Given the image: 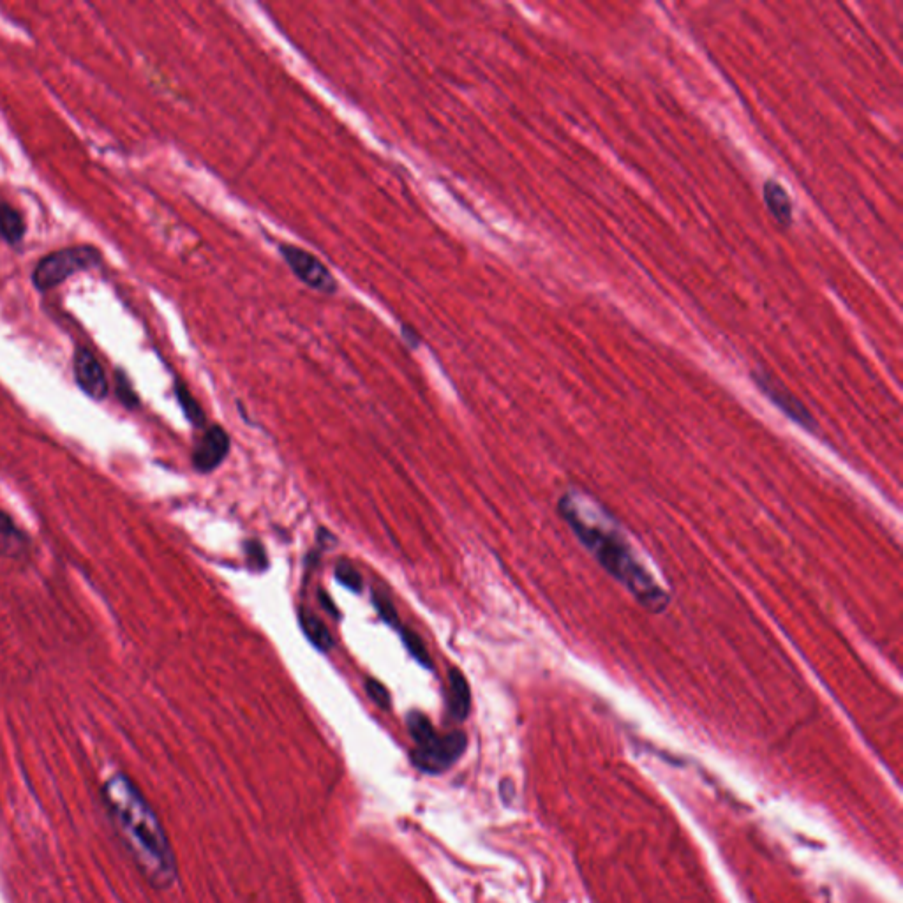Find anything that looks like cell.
Masks as SVG:
<instances>
[{
  "label": "cell",
  "mask_w": 903,
  "mask_h": 903,
  "mask_svg": "<svg viewBox=\"0 0 903 903\" xmlns=\"http://www.w3.org/2000/svg\"><path fill=\"white\" fill-rule=\"evenodd\" d=\"M103 262V253L98 247L90 244L62 247L59 251L46 254L32 270V284L38 292H50L60 284L66 283L69 277L98 269Z\"/></svg>",
  "instance_id": "obj_3"
},
{
  "label": "cell",
  "mask_w": 903,
  "mask_h": 903,
  "mask_svg": "<svg viewBox=\"0 0 903 903\" xmlns=\"http://www.w3.org/2000/svg\"><path fill=\"white\" fill-rule=\"evenodd\" d=\"M122 844L143 877L159 889L177 881V859L154 808L131 778L115 773L101 791Z\"/></svg>",
  "instance_id": "obj_2"
},
{
  "label": "cell",
  "mask_w": 903,
  "mask_h": 903,
  "mask_svg": "<svg viewBox=\"0 0 903 903\" xmlns=\"http://www.w3.org/2000/svg\"><path fill=\"white\" fill-rule=\"evenodd\" d=\"M300 627L318 650L329 651L334 646L329 628L325 627V623L318 616H314L313 612L300 611Z\"/></svg>",
  "instance_id": "obj_13"
},
{
  "label": "cell",
  "mask_w": 903,
  "mask_h": 903,
  "mask_svg": "<svg viewBox=\"0 0 903 903\" xmlns=\"http://www.w3.org/2000/svg\"><path fill=\"white\" fill-rule=\"evenodd\" d=\"M448 708L457 720L468 717L471 709V694L468 681L464 674L457 669L448 672Z\"/></svg>",
  "instance_id": "obj_10"
},
{
  "label": "cell",
  "mask_w": 903,
  "mask_h": 903,
  "mask_svg": "<svg viewBox=\"0 0 903 903\" xmlns=\"http://www.w3.org/2000/svg\"><path fill=\"white\" fill-rule=\"evenodd\" d=\"M27 533L15 523L11 515L0 508V558L20 560L29 554Z\"/></svg>",
  "instance_id": "obj_9"
},
{
  "label": "cell",
  "mask_w": 903,
  "mask_h": 903,
  "mask_svg": "<svg viewBox=\"0 0 903 903\" xmlns=\"http://www.w3.org/2000/svg\"><path fill=\"white\" fill-rule=\"evenodd\" d=\"M755 383L766 394L769 401L784 411L787 417L792 418L799 426L806 429H815V420L810 411L806 410L799 399L792 396L791 392H787L784 387H780L777 381L771 380L766 374H754Z\"/></svg>",
  "instance_id": "obj_7"
},
{
  "label": "cell",
  "mask_w": 903,
  "mask_h": 903,
  "mask_svg": "<svg viewBox=\"0 0 903 903\" xmlns=\"http://www.w3.org/2000/svg\"><path fill=\"white\" fill-rule=\"evenodd\" d=\"M764 200L768 209L771 210L773 217L777 219L782 226H791L792 223V202L784 187L780 186L775 180H768L764 184Z\"/></svg>",
  "instance_id": "obj_11"
},
{
  "label": "cell",
  "mask_w": 903,
  "mask_h": 903,
  "mask_svg": "<svg viewBox=\"0 0 903 903\" xmlns=\"http://www.w3.org/2000/svg\"><path fill=\"white\" fill-rule=\"evenodd\" d=\"M73 374L76 385L80 387L85 396L92 401H105L110 394V381L105 373V367L101 366L98 357L89 348H76L73 357Z\"/></svg>",
  "instance_id": "obj_6"
},
{
  "label": "cell",
  "mask_w": 903,
  "mask_h": 903,
  "mask_svg": "<svg viewBox=\"0 0 903 903\" xmlns=\"http://www.w3.org/2000/svg\"><path fill=\"white\" fill-rule=\"evenodd\" d=\"M560 512L593 558L623 584L646 609L664 611L669 593L625 530L609 512L579 491H568L560 500Z\"/></svg>",
  "instance_id": "obj_1"
},
{
  "label": "cell",
  "mask_w": 903,
  "mask_h": 903,
  "mask_svg": "<svg viewBox=\"0 0 903 903\" xmlns=\"http://www.w3.org/2000/svg\"><path fill=\"white\" fill-rule=\"evenodd\" d=\"M466 745L468 739L464 732H450L445 736H440L436 732L424 743L417 745V750L413 752V762L427 773H441L461 759Z\"/></svg>",
  "instance_id": "obj_4"
},
{
  "label": "cell",
  "mask_w": 903,
  "mask_h": 903,
  "mask_svg": "<svg viewBox=\"0 0 903 903\" xmlns=\"http://www.w3.org/2000/svg\"><path fill=\"white\" fill-rule=\"evenodd\" d=\"M366 690L369 697H371V701H373L376 706H380L381 709L390 708L389 690L385 688V685H381L380 681L374 680V678H367Z\"/></svg>",
  "instance_id": "obj_20"
},
{
  "label": "cell",
  "mask_w": 903,
  "mask_h": 903,
  "mask_svg": "<svg viewBox=\"0 0 903 903\" xmlns=\"http://www.w3.org/2000/svg\"><path fill=\"white\" fill-rule=\"evenodd\" d=\"M373 604L385 623H389L390 627L401 628L399 618H397L396 607H394L392 600L385 593H380V591L373 593Z\"/></svg>",
  "instance_id": "obj_18"
},
{
  "label": "cell",
  "mask_w": 903,
  "mask_h": 903,
  "mask_svg": "<svg viewBox=\"0 0 903 903\" xmlns=\"http://www.w3.org/2000/svg\"><path fill=\"white\" fill-rule=\"evenodd\" d=\"M336 579L343 584L344 588L355 591V593L362 590V575L357 572V568L353 567L350 561L343 560L337 563Z\"/></svg>",
  "instance_id": "obj_17"
},
{
  "label": "cell",
  "mask_w": 903,
  "mask_h": 903,
  "mask_svg": "<svg viewBox=\"0 0 903 903\" xmlns=\"http://www.w3.org/2000/svg\"><path fill=\"white\" fill-rule=\"evenodd\" d=\"M279 251L286 265L307 288L323 295H334L337 292L336 277L330 274V270L314 254L292 244L279 246Z\"/></svg>",
  "instance_id": "obj_5"
},
{
  "label": "cell",
  "mask_w": 903,
  "mask_h": 903,
  "mask_svg": "<svg viewBox=\"0 0 903 903\" xmlns=\"http://www.w3.org/2000/svg\"><path fill=\"white\" fill-rule=\"evenodd\" d=\"M246 554L247 561H249V567L254 568V570L262 572V570L269 567V560H267L265 547H263L260 542H256V540L246 542Z\"/></svg>",
  "instance_id": "obj_19"
},
{
  "label": "cell",
  "mask_w": 903,
  "mask_h": 903,
  "mask_svg": "<svg viewBox=\"0 0 903 903\" xmlns=\"http://www.w3.org/2000/svg\"><path fill=\"white\" fill-rule=\"evenodd\" d=\"M27 233L25 221L20 216V212L11 207L9 203L0 202V235L11 246H16L22 242L23 237Z\"/></svg>",
  "instance_id": "obj_12"
},
{
  "label": "cell",
  "mask_w": 903,
  "mask_h": 903,
  "mask_svg": "<svg viewBox=\"0 0 903 903\" xmlns=\"http://www.w3.org/2000/svg\"><path fill=\"white\" fill-rule=\"evenodd\" d=\"M320 604L325 611L329 612L330 616L341 618V616H339V609H337L336 604L330 600L329 595H327L325 591H320Z\"/></svg>",
  "instance_id": "obj_21"
},
{
  "label": "cell",
  "mask_w": 903,
  "mask_h": 903,
  "mask_svg": "<svg viewBox=\"0 0 903 903\" xmlns=\"http://www.w3.org/2000/svg\"><path fill=\"white\" fill-rule=\"evenodd\" d=\"M401 637H403L406 650L410 651L411 657L417 660L418 664L426 669H433V660L429 657L426 644L418 637L415 632H411L410 628L401 627Z\"/></svg>",
  "instance_id": "obj_15"
},
{
  "label": "cell",
  "mask_w": 903,
  "mask_h": 903,
  "mask_svg": "<svg viewBox=\"0 0 903 903\" xmlns=\"http://www.w3.org/2000/svg\"><path fill=\"white\" fill-rule=\"evenodd\" d=\"M115 392H117L120 403L124 404L127 410H135L140 406L138 394L122 369H117V373H115Z\"/></svg>",
  "instance_id": "obj_16"
},
{
  "label": "cell",
  "mask_w": 903,
  "mask_h": 903,
  "mask_svg": "<svg viewBox=\"0 0 903 903\" xmlns=\"http://www.w3.org/2000/svg\"><path fill=\"white\" fill-rule=\"evenodd\" d=\"M175 396H177V401H179L180 408L184 411L187 420L195 427L205 426V420H207V418H205V411L202 410V406L196 401L193 394L187 390L186 385L177 383V385H175Z\"/></svg>",
  "instance_id": "obj_14"
},
{
  "label": "cell",
  "mask_w": 903,
  "mask_h": 903,
  "mask_svg": "<svg viewBox=\"0 0 903 903\" xmlns=\"http://www.w3.org/2000/svg\"><path fill=\"white\" fill-rule=\"evenodd\" d=\"M230 452V436L221 426H212L205 431L193 452V464L198 471L210 473L223 463Z\"/></svg>",
  "instance_id": "obj_8"
}]
</instances>
